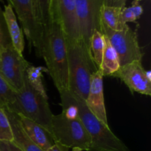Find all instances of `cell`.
<instances>
[{
	"label": "cell",
	"instance_id": "obj_1",
	"mask_svg": "<svg viewBox=\"0 0 151 151\" xmlns=\"http://www.w3.org/2000/svg\"><path fill=\"white\" fill-rule=\"evenodd\" d=\"M41 58L58 92L68 91L67 45L60 26L55 21L44 27Z\"/></svg>",
	"mask_w": 151,
	"mask_h": 151
},
{
	"label": "cell",
	"instance_id": "obj_2",
	"mask_svg": "<svg viewBox=\"0 0 151 151\" xmlns=\"http://www.w3.org/2000/svg\"><path fill=\"white\" fill-rule=\"evenodd\" d=\"M68 55V91L86 100L92 74L97 70L91 52L82 41L66 43Z\"/></svg>",
	"mask_w": 151,
	"mask_h": 151
},
{
	"label": "cell",
	"instance_id": "obj_3",
	"mask_svg": "<svg viewBox=\"0 0 151 151\" xmlns=\"http://www.w3.org/2000/svg\"><path fill=\"white\" fill-rule=\"evenodd\" d=\"M72 95L78 108L80 119L91 138V147L88 151H131L112 132L109 125L100 122L90 111L85 100L75 94Z\"/></svg>",
	"mask_w": 151,
	"mask_h": 151
},
{
	"label": "cell",
	"instance_id": "obj_4",
	"mask_svg": "<svg viewBox=\"0 0 151 151\" xmlns=\"http://www.w3.org/2000/svg\"><path fill=\"white\" fill-rule=\"evenodd\" d=\"M7 110L25 116L49 131L53 114L48 98L31 88L26 78L23 86L16 91V101Z\"/></svg>",
	"mask_w": 151,
	"mask_h": 151
},
{
	"label": "cell",
	"instance_id": "obj_5",
	"mask_svg": "<svg viewBox=\"0 0 151 151\" xmlns=\"http://www.w3.org/2000/svg\"><path fill=\"white\" fill-rule=\"evenodd\" d=\"M49 131L55 142L69 149L78 147L88 151L91 147V138L79 117L70 119L62 113L53 114Z\"/></svg>",
	"mask_w": 151,
	"mask_h": 151
},
{
	"label": "cell",
	"instance_id": "obj_6",
	"mask_svg": "<svg viewBox=\"0 0 151 151\" xmlns=\"http://www.w3.org/2000/svg\"><path fill=\"white\" fill-rule=\"evenodd\" d=\"M100 32L109 39L119 58L120 66L140 60L143 53L139 44L137 34L129 26L122 30H112L100 24Z\"/></svg>",
	"mask_w": 151,
	"mask_h": 151
},
{
	"label": "cell",
	"instance_id": "obj_7",
	"mask_svg": "<svg viewBox=\"0 0 151 151\" xmlns=\"http://www.w3.org/2000/svg\"><path fill=\"white\" fill-rule=\"evenodd\" d=\"M8 2L16 11L22 30L35 49L37 56L41 58L44 29L36 19L32 0H9Z\"/></svg>",
	"mask_w": 151,
	"mask_h": 151
},
{
	"label": "cell",
	"instance_id": "obj_8",
	"mask_svg": "<svg viewBox=\"0 0 151 151\" xmlns=\"http://www.w3.org/2000/svg\"><path fill=\"white\" fill-rule=\"evenodd\" d=\"M30 66L11 44L0 52V75L16 91L23 86L26 71Z\"/></svg>",
	"mask_w": 151,
	"mask_h": 151
},
{
	"label": "cell",
	"instance_id": "obj_9",
	"mask_svg": "<svg viewBox=\"0 0 151 151\" xmlns=\"http://www.w3.org/2000/svg\"><path fill=\"white\" fill-rule=\"evenodd\" d=\"M75 4L81 40L89 49L92 34L96 30L100 31L103 0H75Z\"/></svg>",
	"mask_w": 151,
	"mask_h": 151
},
{
	"label": "cell",
	"instance_id": "obj_10",
	"mask_svg": "<svg viewBox=\"0 0 151 151\" xmlns=\"http://www.w3.org/2000/svg\"><path fill=\"white\" fill-rule=\"evenodd\" d=\"M53 19L60 26L66 43L81 40L75 0H52Z\"/></svg>",
	"mask_w": 151,
	"mask_h": 151
},
{
	"label": "cell",
	"instance_id": "obj_11",
	"mask_svg": "<svg viewBox=\"0 0 151 151\" xmlns=\"http://www.w3.org/2000/svg\"><path fill=\"white\" fill-rule=\"evenodd\" d=\"M142 61L136 60L119 66L112 77L120 79L131 93L151 95V81L147 78Z\"/></svg>",
	"mask_w": 151,
	"mask_h": 151
},
{
	"label": "cell",
	"instance_id": "obj_12",
	"mask_svg": "<svg viewBox=\"0 0 151 151\" xmlns=\"http://www.w3.org/2000/svg\"><path fill=\"white\" fill-rule=\"evenodd\" d=\"M85 103L90 111L100 122L109 125L103 93V75L100 69H97L91 75L89 89Z\"/></svg>",
	"mask_w": 151,
	"mask_h": 151
},
{
	"label": "cell",
	"instance_id": "obj_13",
	"mask_svg": "<svg viewBox=\"0 0 151 151\" xmlns=\"http://www.w3.org/2000/svg\"><path fill=\"white\" fill-rule=\"evenodd\" d=\"M16 115L26 135L40 148L47 151L54 145L55 142L48 130L22 115Z\"/></svg>",
	"mask_w": 151,
	"mask_h": 151
},
{
	"label": "cell",
	"instance_id": "obj_14",
	"mask_svg": "<svg viewBox=\"0 0 151 151\" xmlns=\"http://www.w3.org/2000/svg\"><path fill=\"white\" fill-rule=\"evenodd\" d=\"M3 15L12 46L19 54L23 55L25 45L23 30L18 24L17 17L11 4L8 3L7 5H4Z\"/></svg>",
	"mask_w": 151,
	"mask_h": 151
},
{
	"label": "cell",
	"instance_id": "obj_15",
	"mask_svg": "<svg viewBox=\"0 0 151 151\" xmlns=\"http://www.w3.org/2000/svg\"><path fill=\"white\" fill-rule=\"evenodd\" d=\"M10 121L13 134V142L22 151H44L31 141L26 135L19 122L17 115L13 112L4 109Z\"/></svg>",
	"mask_w": 151,
	"mask_h": 151
},
{
	"label": "cell",
	"instance_id": "obj_16",
	"mask_svg": "<svg viewBox=\"0 0 151 151\" xmlns=\"http://www.w3.org/2000/svg\"><path fill=\"white\" fill-rule=\"evenodd\" d=\"M122 9L120 7H108L103 5L100 11L101 23L112 30H122L128 27L122 21Z\"/></svg>",
	"mask_w": 151,
	"mask_h": 151
},
{
	"label": "cell",
	"instance_id": "obj_17",
	"mask_svg": "<svg viewBox=\"0 0 151 151\" xmlns=\"http://www.w3.org/2000/svg\"><path fill=\"white\" fill-rule=\"evenodd\" d=\"M105 38H106V46H105L100 69L103 72V77L112 76L119 69L120 63L116 51L111 45L109 39L106 36Z\"/></svg>",
	"mask_w": 151,
	"mask_h": 151
},
{
	"label": "cell",
	"instance_id": "obj_18",
	"mask_svg": "<svg viewBox=\"0 0 151 151\" xmlns=\"http://www.w3.org/2000/svg\"><path fill=\"white\" fill-rule=\"evenodd\" d=\"M48 72L47 69L44 66H34L31 65L27 69L25 78L28 84L35 91L41 94L46 98H48L45 87L43 83V73Z\"/></svg>",
	"mask_w": 151,
	"mask_h": 151
},
{
	"label": "cell",
	"instance_id": "obj_19",
	"mask_svg": "<svg viewBox=\"0 0 151 151\" xmlns=\"http://www.w3.org/2000/svg\"><path fill=\"white\" fill-rule=\"evenodd\" d=\"M32 2L36 19L43 29L54 22L52 0H32Z\"/></svg>",
	"mask_w": 151,
	"mask_h": 151
},
{
	"label": "cell",
	"instance_id": "obj_20",
	"mask_svg": "<svg viewBox=\"0 0 151 151\" xmlns=\"http://www.w3.org/2000/svg\"><path fill=\"white\" fill-rule=\"evenodd\" d=\"M105 46H106L105 35L100 31H94L90 39L89 50L93 60L97 69H100L101 66Z\"/></svg>",
	"mask_w": 151,
	"mask_h": 151
},
{
	"label": "cell",
	"instance_id": "obj_21",
	"mask_svg": "<svg viewBox=\"0 0 151 151\" xmlns=\"http://www.w3.org/2000/svg\"><path fill=\"white\" fill-rule=\"evenodd\" d=\"M16 91L0 75V107L10 109L16 101Z\"/></svg>",
	"mask_w": 151,
	"mask_h": 151
},
{
	"label": "cell",
	"instance_id": "obj_22",
	"mask_svg": "<svg viewBox=\"0 0 151 151\" xmlns=\"http://www.w3.org/2000/svg\"><path fill=\"white\" fill-rule=\"evenodd\" d=\"M143 13V8L137 1H134L132 2L130 7H125L122 9V21L125 24L128 22H135L138 20Z\"/></svg>",
	"mask_w": 151,
	"mask_h": 151
},
{
	"label": "cell",
	"instance_id": "obj_23",
	"mask_svg": "<svg viewBox=\"0 0 151 151\" xmlns=\"http://www.w3.org/2000/svg\"><path fill=\"white\" fill-rule=\"evenodd\" d=\"M0 141H13L11 125L4 109L0 107Z\"/></svg>",
	"mask_w": 151,
	"mask_h": 151
},
{
	"label": "cell",
	"instance_id": "obj_24",
	"mask_svg": "<svg viewBox=\"0 0 151 151\" xmlns=\"http://www.w3.org/2000/svg\"><path fill=\"white\" fill-rule=\"evenodd\" d=\"M10 44H11V42L7 32L3 10L0 7V52Z\"/></svg>",
	"mask_w": 151,
	"mask_h": 151
},
{
	"label": "cell",
	"instance_id": "obj_25",
	"mask_svg": "<svg viewBox=\"0 0 151 151\" xmlns=\"http://www.w3.org/2000/svg\"><path fill=\"white\" fill-rule=\"evenodd\" d=\"M0 151H22L13 142L0 141Z\"/></svg>",
	"mask_w": 151,
	"mask_h": 151
},
{
	"label": "cell",
	"instance_id": "obj_26",
	"mask_svg": "<svg viewBox=\"0 0 151 151\" xmlns=\"http://www.w3.org/2000/svg\"><path fill=\"white\" fill-rule=\"evenodd\" d=\"M127 0H103V5L123 8L125 7Z\"/></svg>",
	"mask_w": 151,
	"mask_h": 151
},
{
	"label": "cell",
	"instance_id": "obj_27",
	"mask_svg": "<svg viewBox=\"0 0 151 151\" xmlns=\"http://www.w3.org/2000/svg\"><path fill=\"white\" fill-rule=\"evenodd\" d=\"M47 151H69V148L61 145L59 143L55 142L54 145L52 147H50Z\"/></svg>",
	"mask_w": 151,
	"mask_h": 151
},
{
	"label": "cell",
	"instance_id": "obj_28",
	"mask_svg": "<svg viewBox=\"0 0 151 151\" xmlns=\"http://www.w3.org/2000/svg\"><path fill=\"white\" fill-rule=\"evenodd\" d=\"M145 75H146V77H147V79H148L150 81H151V72H150V70H146L145 71Z\"/></svg>",
	"mask_w": 151,
	"mask_h": 151
},
{
	"label": "cell",
	"instance_id": "obj_29",
	"mask_svg": "<svg viewBox=\"0 0 151 151\" xmlns=\"http://www.w3.org/2000/svg\"><path fill=\"white\" fill-rule=\"evenodd\" d=\"M72 151H83L82 149L78 148V147H74V148H72Z\"/></svg>",
	"mask_w": 151,
	"mask_h": 151
},
{
	"label": "cell",
	"instance_id": "obj_30",
	"mask_svg": "<svg viewBox=\"0 0 151 151\" xmlns=\"http://www.w3.org/2000/svg\"><path fill=\"white\" fill-rule=\"evenodd\" d=\"M134 1H139H139H142V0H134Z\"/></svg>",
	"mask_w": 151,
	"mask_h": 151
}]
</instances>
